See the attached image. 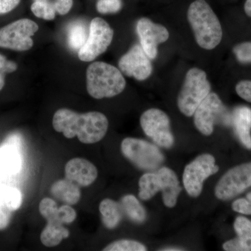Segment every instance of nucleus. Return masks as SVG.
Masks as SVG:
<instances>
[{"instance_id": "22", "label": "nucleus", "mask_w": 251, "mask_h": 251, "mask_svg": "<svg viewBox=\"0 0 251 251\" xmlns=\"http://www.w3.org/2000/svg\"><path fill=\"white\" fill-rule=\"evenodd\" d=\"M120 204L123 214L132 222L136 224H142L146 221V210L139 201L133 195L124 196Z\"/></svg>"}, {"instance_id": "16", "label": "nucleus", "mask_w": 251, "mask_h": 251, "mask_svg": "<svg viewBox=\"0 0 251 251\" xmlns=\"http://www.w3.org/2000/svg\"><path fill=\"white\" fill-rule=\"evenodd\" d=\"M22 202V193L18 188L0 186V231L9 226L13 211L18 210Z\"/></svg>"}, {"instance_id": "35", "label": "nucleus", "mask_w": 251, "mask_h": 251, "mask_svg": "<svg viewBox=\"0 0 251 251\" xmlns=\"http://www.w3.org/2000/svg\"><path fill=\"white\" fill-rule=\"evenodd\" d=\"M21 0H0V15L9 14L16 9Z\"/></svg>"}, {"instance_id": "18", "label": "nucleus", "mask_w": 251, "mask_h": 251, "mask_svg": "<svg viewBox=\"0 0 251 251\" xmlns=\"http://www.w3.org/2000/svg\"><path fill=\"white\" fill-rule=\"evenodd\" d=\"M157 173L161 180L163 203L167 207H175L181 191L177 176L173 170L167 167L160 168Z\"/></svg>"}, {"instance_id": "21", "label": "nucleus", "mask_w": 251, "mask_h": 251, "mask_svg": "<svg viewBox=\"0 0 251 251\" xmlns=\"http://www.w3.org/2000/svg\"><path fill=\"white\" fill-rule=\"evenodd\" d=\"M99 211L101 214L104 226L109 229L116 228L124 215L120 203L109 198H105L100 202Z\"/></svg>"}, {"instance_id": "10", "label": "nucleus", "mask_w": 251, "mask_h": 251, "mask_svg": "<svg viewBox=\"0 0 251 251\" xmlns=\"http://www.w3.org/2000/svg\"><path fill=\"white\" fill-rule=\"evenodd\" d=\"M113 29L100 18L91 21L89 35L85 45L78 51V57L82 62H92L106 51L113 39Z\"/></svg>"}, {"instance_id": "20", "label": "nucleus", "mask_w": 251, "mask_h": 251, "mask_svg": "<svg viewBox=\"0 0 251 251\" xmlns=\"http://www.w3.org/2000/svg\"><path fill=\"white\" fill-rule=\"evenodd\" d=\"M50 193L56 199L71 206L77 204L81 198L78 185L67 178L55 181L51 186Z\"/></svg>"}, {"instance_id": "14", "label": "nucleus", "mask_w": 251, "mask_h": 251, "mask_svg": "<svg viewBox=\"0 0 251 251\" xmlns=\"http://www.w3.org/2000/svg\"><path fill=\"white\" fill-rule=\"evenodd\" d=\"M22 141L21 135L13 133L0 146V163L10 174H16L22 168Z\"/></svg>"}, {"instance_id": "1", "label": "nucleus", "mask_w": 251, "mask_h": 251, "mask_svg": "<svg viewBox=\"0 0 251 251\" xmlns=\"http://www.w3.org/2000/svg\"><path fill=\"white\" fill-rule=\"evenodd\" d=\"M108 118L101 112L80 114L67 108L54 113L52 126L67 138L77 137L81 143L94 144L100 141L108 129Z\"/></svg>"}, {"instance_id": "9", "label": "nucleus", "mask_w": 251, "mask_h": 251, "mask_svg": "<svg viewBox=\"0 0 251 251\" xmlns=\"http://www.w3.org/2000/svg\"><path fill=\"white\" fill-rule=\"evenodd\" d=\"M140 125L144 133L158 146L171 148L175 143L171 131V120L166 112L158 108H150L140 117Z\"/></svg>"}, {"instance_id": "2", "label": "nucleus", "mask_w": 251, "mask_h": 251, "mask_svg": "<svg viewBox=\"0 0 251 251\" xmlns=\"http://www.w3.org/2000/svg\"><path fill=\"white\" fill-rule=\"evenodd\" d=\"M187 18L200 47L213 50L219 45L223 30L219 18L205 0H196L188 7Z\"/></svg>"}, {"instance_id": "3", "label": "nucleus", "mask_w": 251, "mask_h": 251, "mask_svg": "<svg viewBox=\"0 0 251 251\" xmlns=\"http://www.w3.org/2000/svg\"><path fill=\"white\" fill-rule=\"evenodd\" d=\"M126 80L121 71L103 62L91 64L87 70V90L96 99L112 98L125 90Z\"/></svg>"}, {"instance_id": "31", "label": "nucleus", "mask_w": 251, "mask_h": 251, "mask_svg": "<svg viewBox=\"0 0 251 251\" xmlns=\"http://www.w3.org/2000/svg\"><path fill=\"white\" fill-rule=\"evenodd\" d=\"M236 57L242 63H251V42L242 43L234 48Z\"/></svg>"}, {"instance_id": "33", "label": "nucleus", "mask_w": 251, "mask_h": 251, "mask_svg": "<svg viewBox=\"0 0 251 251\" xmlns=\"http://www.w3.org/2000/svg\"><path fill=\"white\" fill-rule=\"evenodd\" d=\"M232 209L240 214L251 215V202L245 198L236 200L232 203Z\"/></svg>"}, {"instance_id": "29", "label": "nucleus", "mask_w": 251, "mask_h": 251, "mask_svg": "<svg viewBox=\"0 0 251 251\" xmlns=\"http://www.w3.org/2000/svg\"><path fill=\"white\" fill-rule=\"evenodd\" d=\"M17 68L16 62L8 60L5 56L0 54V91L4 87L6 74L16 72Z\"/></svg>"}, {"instance_id": "6", "label": "nucleus", "mask_w": 251, "mask_h": 251, "mask_svg": "<svg viewBox=\"0 0 251 251\" xmlns=\"http://www.w3.org/2000/svg\"><path fill=\"white\" fill-rule=\"evenodd\" d=\"M121 151L128 161L145 171L156 170L164 161V156L156 145L138 138H125Z\"/></svg>"}, {"instance_id": "24", "label": "nucleus", "mask_w": 251, "mask_h": 251, "mask_svg": "<svg viewBox=\"0 0 251 251\" xmlns=\"http://www.w3.org/2000/svg\"><path fill=\"white\" fill-rule=\"evenodd\" d=\"M89 29L80 21L73 23L68 29L67 41L69 47L74 50H80L87 40Z\"/></svg>"}, {"instance_id": "28", "label": "nucleus", "mask_w": 251, "mask_h": 251, "mask_svg": "<svg viewBox=\"0 0 251 251\" xmlns=\"http://www.w3.org/2000/svg\"><path fill=\"white\" fill-rule=\"evenodd\" d=\"M122 8V0H98L97 11L102 14H114Z\"/></svg>"}, {"instance_id": "11", "label": "nucleus", "mask_w": 251, "mask_h": 251, "mask_svg": "<svg viewBox=\"0 0 251 251\" xmlns=\"http://www.w3.org/2000/svg\"><path fill=\"white\" fill-rule=\"evenodd\" d=\"M251 186V163L234 167L220 179L215 196L221 201L232 199Z\"/></svg>"}, {"instance_id": "23", "label": "nucleus", "mask_w": 251, "mask_h": 251, "mask_svg": "<svg viewBox=\"0 0 251 251\" xmlns=\"http://www.w3.org/2000/svg\"><path fill=\"white\" fill-rule=\"evenodd\" d=\"M138 184V196L143 201H149L161 190V180L157 172L144 174L140 178Z\"/></svg>"}, {"instance_id": "15", "label": "nucleus", "mask_w": 251, "mask_h": 251, "mask_svg": "<svg viewBox=\"0 0 251 251\" xmlns=\"http://www.w3.org/2000/svg\"><path fill=\"white\" fill-rule=\"evenodd\" d=\"M66 178L79 186L87 187L93 184L98 176V170L85 158H72L65 166Z\"/></svg>"}, {"instance_id": "36", "label": "nucleus", "mask_w": 251, "mask_h": 251, "mask_svg": "<svg viewBox=\"0 0 251 251\" xmlns=\"http://www.w3.org/2000/svg\"><path fill=\"white\" fill-rule=\"evenodd\" d=\"M244 11L247 16L251 17V0H247L245 4H244Z\"/></svg>"}, {"instance_id": "34", "label": "nucleus", "mask_w": 251, "mask_h": 251, "mask_svg": "<svg viewBox=\"0 0 251 251\" xmlns=\"http://www.w3.org/2000/svg\"><path fill=\"white\" fill-rule=\"evenodd\" d=\"M56 13L60 15H65L72 9L74 1L73 0H56L53 3Z\"/></svg>"}, {"instance_id": "5", "label": "nucleus", "mask_w": 251, "mask_h": 251, "mask_svg": "<svg viewBox=\"0 0 251 251\" xmlns=\"http://www.w3.org/2000/svg\"><path fill=\"white\" fill-rule=\"evenodd\" d=\"M193 116L196 128L206 136L212 134L216 123L226 126L232 124V115H229L219 96L214 92H210L202 100Z\"/></svg>"}, {"instance_id": "7", "label": "nucleus", "mask_w": 251, "mask_h": 251, "mask_svg": "<svg viewBox=\"0 0 251 251\" xmlns=\"http://www.w3.org/2000/svg\"><path fill=\"white\" fill-rule=\"evenodd\" d=\"M215 158L209 153H203L185 167L183 184L191 197L198 198L202 191L204 181L219 171Z\"/></svg>"}, {"instance_id": "19", "label": "nucleus", "mask_w": 251, "mask_h": 251, "mask_svg": "<svg viewBox=\"0 0 251 251\" xmlns=\"http://www.w3.org/2000/svg\"><path fill=\"white\" fill-rule=\"evenodd\" d=\"M232 123L243 145L248 149H251V109L246 106L234 109Z\"/></svg>"}, {"instance_id": "26", "label": "nucleus", "mask_w": 251, "mask_h": 251, "mask_svg": "<svg viewBox=\"0 0 251 251\" xmlns=\"http://www.w3.org/2000/svg\"><path fill=\"white\" fill-rule=\"evenodd\" d=\"M148 250L144 244L130 239H121L107 246L103 251H145Z\"/></svg>"}, {"instance_id": "27", "label": "nucleus", "mask_w": 251, "mask_h": 251, "mask_svg": "<svg viewBox=\"0 0 251 251\" xmlns=\"http://www.w3.org/2000/svg\"><path fill=\"white\" fill-rule=\"evenodd\" d=\"M223 248L226 251H251V237L238 236L224 243Z\"/></svg>"}, {"instance_id": "17", "label": "nucleus", "mask_w": 251, "mask_h": 251, "mask_svg": "<svg viewBox=\"0 0 251 251\" xmlns=\"http://www.w3.org/2000/svg\"><path fill=\"white\" fill-rule=\"evenodd\" d=\"M58 209L59 207L44 217L47 220V225L41 232L40 239L46 247H56L69 236V229L64 227L59 218Z\"/></svg>"}, {"instance_id": "12", "label": "nucleus", "mask_w": 251, "mask_h": 251, "mask_svg": "<svg viewBox=\"0 0 251 251\" xmlns=\"http://www.w3.org/2000/svg\"><path fill=\"white\" fill-rule=\"evenodd\" d=\"M119 68L127 76L140 81L148 79L153 71L151 59L140 44H135L122 56L119 61Z\"/></svg>"}, {"instance_id": "4", "label": "nucleus", "mask_w": 251, "mask_h": 251, "mask_svg": "<svg viewBox=\"0 0 251 251\" xmlns=\"http://www.w3.org/2000/svg\"><path fill=\"white\" fill-rule=\"evenodd\" d=\"M211 84L202 69L192 68L186 73L177 97V106L186 117H192L196 109L211 92Z\"/></svg>"}, {"instance_id": "30", "label": "nucleus", "mask_w": 251, "mask_h": 251, "mask_svg": "<svg viewBox=\"0 0 251 251\" xmlns=\"http://www.w3.org/2000/svg\"><path fill=\"white\" fill-rule=\"evenodd\" d=\"M234 228L239 237H251V221L247 218L237 217L234 221Z\"/></svg>"}, {"instance_id": "8", "label": "nucleus", "mask_w": 251, "mask_h": 251, "mask_svg": "<svg viewBox=\"0 0 251 251\" xmlns=\"http://www.w3.org/2000/svg\"><path fill=\"white\" fill-rule=\"evenodd\" d=\"M39 29L27 18L18 20L0 29V48L16 51L29 50L34 45L32 36Z\"/></svg>"}, {"instance_id": "38", "label": "nucleus", "mask_w": 251, "mask_h": 251, "mask_svg": "<svg viewBox=\"0 0 251 251\" xmlns=\"http://www.w3.org/2000/svg\"><path fill=\"white\" fill-rule=\"evenodd\" d=\"M4 170L2 166H1V163H0V176H1V174L4 173Z\"/></svg>"}, {"instance_id": "25", "label": "nucleus", "mask_w": 251, "mask_h": 251, "mask_svg": "<svg viewBox=\"0 0 251 251\" xmlns=\"http://www.w3.org/2000/svg\"><path fill=\"white\" fill-rule=\"evenodd\" d=\"M31 10L36 17L46 21H52L55 17L54 4L49 0H34L31 4Z\"/></svg>"}, {"instance_id": "32", "label": "nucleus", "mask_w": 251, "mask_h": 251, "mask_svg": "<svg viewBox=\"0 0 251 251\" xmlns=\"http://www.w3.org/2000/svg\"><path fill=\"white\" fill-rule=\"evenodd\" d=\"M236 92L238 95L251 103V81L242 80L236 86Z\"/></svg>"}, {"instance_id": "39", "label": "nucleus", "mask_w": 251, "mask_h": 251, "mask_svg": "<svg viewBox=\"0 0 251 251\" xmlns=\"http://www.w3.org/2000/svg\"><path fill=\"white\" fill-rule=\"evenodd\" d=\"M247 199L249 200V201L251 202V192L248 193L247 196Z\"/></svg>"}, {"instance_id": "13", "label": "nucleus", "mask_w": 251, "mask_h": 251, "mask_svg": "<svg viewBox=\"0 0 251 251\" xmlns=\"http://www.w3.org/2000/svg\"><path fill=\"white\" fill-rule=\"evenodd\" d=\"M137 33L140 45L151 59L156 58L158 46L169 39V31L162 25L152 22L147 18L140 19L137 23Z\"/></svg>"}, {"instance_id": "37", "label": "nucleus", "mask_w": 251, "mask_h": 251, "mask_svg": "<svg viewBox=\"0 0 251 251\" xmlns=\"http://www.w3.org/2000/svg\"><path fill=\"white\" fill-rule=\"evenodd\" d=\"M161 251H184V249H181L180 248L177 247H168L166 249H161Z\"/></svg>"}]
</instances>
